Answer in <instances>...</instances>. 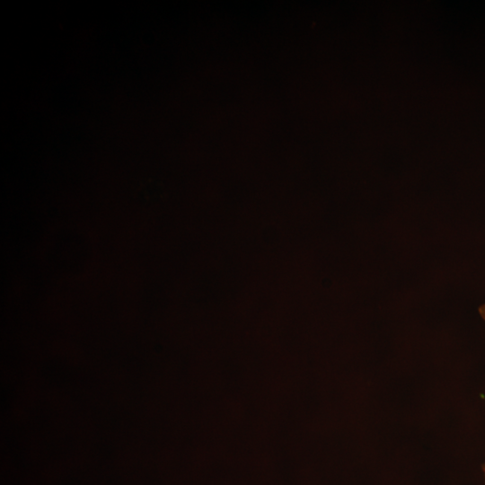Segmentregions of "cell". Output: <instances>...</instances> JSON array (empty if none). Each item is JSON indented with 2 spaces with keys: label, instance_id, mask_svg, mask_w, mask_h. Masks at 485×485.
Returning <instances> with one entry per match:
<instances>
[{
  "label": "cell",
  "instance_id": "6da1fadb",
  "mask_svg": "<svg viewBox=\"0 0 485 485\" xmlns=\"http://www.w3.org/2000/svg\"><path fill=\"white\" fill-rule=\"evenodd\" d=\"M479 313L481 317L485 321V304L479 307Z\"/></svg>",
  "mask_w": 485,
  "mask_h": 485
},
{
  "label": "cell",
  "instance_id": "7a4b0ae2",
  "mask_svg": "<svg viewBox=\"0 0 485 485\" xmlns=\"http://www.w3.org/2000/svg\"><path fill=\"white\" fill-rule=\"evenodd\" d=\"M482 471H483L484 476H485V463H484L483 465H482Z\"/></svg>",
  "mask_w": 485,
  "mask_h": 485
}]
</instances>
